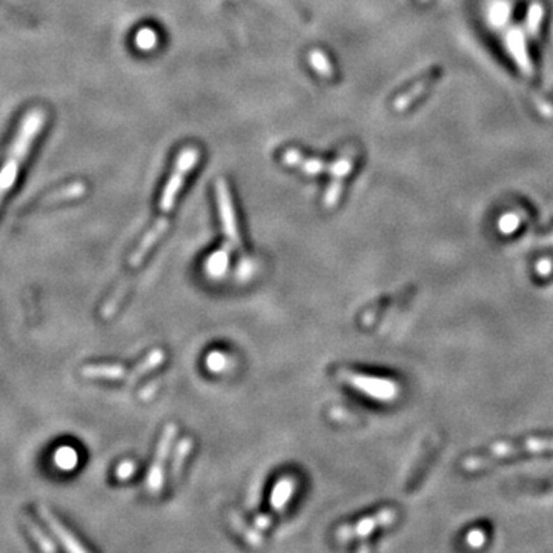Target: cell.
Returning a JSON list of instances; mask_svg holds the SVG:
<instances>
[{
    "label": "cell",
    "instance_id": "6da1fadb",
    "mask_svg": "<svg viewBox=\"0 0 553 553\" xmlns=\"http://www.w3.org/2000/svg\"><path fill=\"white\" fill-rule=\"evenodd\" d=\"M198 157H200L198 149L192 148V146L191 148L183 149L179 154V157H177V161H175V166H174V171L171 175H169V179L163 188V192H161V198L158 203V209H160L158 219L156 220V223H154V226L148 230V234L142 238V242L138 243L134 252L131 253L129 266L137 267L138 265H140L145 260V257L148 256V252L154 248V244H156L166 233V229L169 226L168 215L172 211V207L175 205V198H177V196H179V192L184 183V179H186L188 174L198 163Z\"/></svg>",
    "mask_w": 553,
    "mask_h": 553
},
{
    "label": "cell",
    "instance_id": "7a4b0ae2",
    "mask_svg": "<svg viewBox=\"0 0 553 553\" xmlns=\"http://www.w3.org/2000/svg\"><path fill=\"white\" fill-rule=\"evenodd\" d=\"M46 120V114L40 108H33L25 115H23L19 128L15 131L14 140L11 142L10 149H8L6 158L0 168V203L5 196L14 186L15 180L19 177L20 168L25 163L31 146L34 145L36 138L40 134Z\"/></svg>",
    "mask_w": 553,
    "mask_h": 553
},
{
    "label": "cell",
    "instance_id": "3957f363",
    "mask_svg": "<svg viewBox=\"0 0 553 553\" xmlns=\"http://www.w3.org/2000/svg\"><path fill=\"white\" fill-rule=\"evenodd\" d=\"M165 361V352L161 349H154L142 361H138L134 366H123L114 363H97L87 364L82 367V375L84 378L91 380H108V381H123L134 383L140 376L151 372Z\"/></svg>",
    "mask_w": 553,
    "mask_h": 553
},
{
    "label": "cell",
    "instance_id": "277c9868",
    "mask_svg": "<svg viewBox=\"0 0 553 553\" xmlns=\"http://www.w3.org/2000/svg\"><path fill=\"white\" fill-rule=\"evenodd\" d=\"M553 452V438H532L518 444H496L487 453L464 459V469L467 471H480L495 463L498 459L518 457L521 453H541Z\"/></svg>",
    "mask_w": 553,
    "mask_h": 553
},
{
    "label": "cell",
    "instance_id": "5b68a950",
    "mask_svg": "<svg viewBox=\"0 0 553 553\" xmlns=\"http://www.w3.org/2000/svg\"><path fill=\"white\" fill-rule=\"evenodd\" d=\"M338 378L343 383L349 384L351 388L355 390L363 392L364 395L380 399V401H390L398 397V384L388 378H381V376L366 375L352 372L349 369H340L338 371Z\"/></svg>",
    "mask_w": 553,
    "mask_h": 553
},
{
    "label": "cell",
    "instance_id": "8992f818",
    "mask_svg": "<svg viewBox=\"0 0 553 553\" xmlns=\"http://www.w3.org/2000/svg\"><path fill=\"white\" fill-rule=\"evenodd\" d=\"M397 515L398 513L395 509L386 507V509H381L376 513L371 515V517H366L363 519L353 522V524L341 526L335 532V538L340 543H348L355 540V538H366L374 533L376 529L394 524L397 521Z\"/></svg>",
    "mask_w": 553,
    "mask_h": 553
},
{
    "label": "cell",
    "instance_id": "52a82bcc",
    "mask_svg": "<svg viewBox=\"0 0 553 553\" xmlns=\"http://www.w3.org/2000/svg\"><path fill=\"white\" fill-rule=\"evenodd\" d=\"M215 197H217L221 229L223 234L226 237V244H225L226 249L228 251L237 249L242 243L240 233H238L237 228V217H235L233 200H230V192L226 182L223 179H219L217 183H215Z\"/></svg>",
    "mask_w": 553,
    "mask_h": 553
},
{
    "label": "cell",
    "instance_id": "ba28073f",
    "mask_svg": "<svg viewBox=\"0 0 553 553\" xmlns=\"http://www.w3.org/2000/svg\"><path fill=\"white\" fill-rule=\"evenodd\" d=\"M175 435H177L175 425H168L160 435V440L156 449V457H154L149 472L146 475V489H148L151 494H157V492L163 487L165 463L169 455V450H171Z\"/></svg>",
    "mask_w": 553,
    "mask_h": 553
},
{
    "label": "cell",
    "instance_id": "9c48e42d",
    "mask_svg": "<svg viewBox=\"0 0 553 553\" xmlns=\"http://www.w3.org/2000/svg\"><path fill=\"white\" fill-rule=\"evenodd\" d=\"M355 156H357V149L353 148V146H351V148L343 149L334 163H330L329 168L330 183L326 189L325 200H323L326 207H334L338 203V200H340L343 192V182L352 171Z\"/></svg>",
    "mask_w": 553,
    "mask_h": 553
},
{
    "label": "cell",
    "instance_id": "30bf717a",
    "mask_svg": "<svg viewBox=\"0 0 553 553\" xmlns=\"http://www.w3.org/2000/svg\"><path fill=\"white\" fill-rule=\"evenodd\" d=\"M36 512L38 513V517L42 518L46 527L51 530L52 535L57 538L61 545H64L65 550L73 552V553H88V549L84 547V545L79 540H77L75 535L69 532V529L48 509V507L43 504H37Z\"/></svg>",
    "mask_w": 553,
    "mask_h": 553
},
{
    "label": "cell",
    "instance_id": "8fae6325",
    "mask_svg": "<svg viewBox=\"0 0 553 553\" xmlns=\"http://www.w3.org/2000/svg\"><path fill=\"white\" fill-rule=\"evenodd\" d=\"M506 48L509 56L513 59L515 65L519 68V71L527 75L532 77V64H530V57L527 54V45H526V37L521 33L519 29H510L506 36Z\"/></svg>",
    "mask_w": 553,
    "mask_h": 553
},
{
    "label": "cell",
    "instance_id": "7c38bea8",
    "mask_svg": "<svg viewBox=\"0 0 553 553\" xmlns=\"http://www.w3.org/2000/svg\"><path fill=\"white\" fill-rule=\"evenodd\" d=\"M283 163L290 168H298L306 175H318L323 171H329L330 165H326L321 158L304 157L297 149H286L283 154Z\"/></svg>",
    "mask_w": 553,
    "mask_h": 553
},
{
    "label": "cell",
    "instance_id": "4fadbf2b",
    "mask_svg": "<svg viewBox=\"0 0 553 553\" xmlns=\"http://www.w3.org/2000/svg\"><path fill=\"white\" fill-rule=\"evenodd\" d=\"M295 486L297 482L292 476H284V478L279 480L271 494V507L274 512H283L286 509L292 495H294Z\"/></svg>",
    "mask_w": 553,
    "mask_h": 553
},
{
    "label": "cell",
    "instance_id": "5bb4252c",
    "mask_svg": "<svg viewBox=\"0 0 553 553\" xmlns=\"http://www.w3.org/2000/svg\"><path fill=\"white\" fill-rule=\"evenodd\" d=\"M22 524L25 526L27 532L31 536V540H33L38 545V549L43 552H56L57 550L54 543L43 533V530L37 526V522L31 518L29 515H22Z\"/></svg>",
    "mask_w": 553,
    "mask_h": 553
},
{
    "label": "cell",
    "instance_id": "9a60e30c",
    "mask_svg": "<svg viewBox=\"0 0 553 553\" xmlns=\"http://www.w3.org/2000/svg\"><path fill=\"white\" fill-rule=\"evenodd\" d=\"M430 82H432V77L427 75V77H425V79H421L420 82L415 83L411 89L404 91L401 96H398L397 100L394 102L395 110L397 111H404L406 108H409L415 102V100H417L422 94V92L427 89Z\"/></svg>",
    "mask_w": 553,
    "mask_h": 553
},
{
    "label": "cell",
    "instance_id": "2e32d148",
    "mask_svg": "<svg viewBox=\"0 0 553 553\" xmlns=\"http://www.w3.org/2000/svg\"><path fill=\"white\" fill-rule=\"evenodd\" d=\"M309 64L314 71L323 79H332L334 77V66L330 65V60L321 50H312L309 52Z\"/></svg>",
    "mask_w": 553,
    "mask_h": 553
},
{
    "label": "cell",
    "instance_id": "e0dca14e",
    "mask_svg": "<svg viewBox=\"0 0 553 553\" xmlns=\"http://www.w3.org/2000/svg\"><path fill=\"white\" fill-rule=\"evenodd\" d=\"M87 191L82 183H74V184H69V186L60 189L57 192H54L48 198H45V203H54V202H60V200H66V198H75V197H80L83 192Z\"/></svg>",
    "mask_w": 553,
    "mask_h": 553
},
{
    "label": "cell",
    "instance_id": "ac0fdd59",
    "mask_svg": "<svg viewBox=\"0 0 553 553\" xmlns=\"http://www.w3.org/2000/svg\"><path fill=\"white\" fill-rule=\"evenodd\" d=\"M543 15H544V10L540 3H533L532 6H530L526 23H527V31L532 36L538 34V28H540V25H541Z\"/></svg>",
    "mask_w": 553,
    "mask_h": 553
},
{
    "label": "cell",
    "instance_id": "d6986e66",
    "mask_svg": "<svg viewBox=\"0 0 553 553\" xmlns=\"http://www.w3.org/2000/svg\"><path fill=\"white\" fill-rule=\"evenodd\" d=\"M191 448H192V443H191V440H183V441L180 443L179 449H177V457H175L174 463H172V471H171V475H174V476H175V475H179L180 469H182V466H183V459L186 458V455H188V453H189Z\"/></svg>",
    "mask_w": 553,
    "mask_h": 553
},
{
    "label": "cell",
    "instance_id": "ffe728a7",
    "mask_svg": "<svg viewBox=\"0 0 553 553\" xmlns=\"http://www.w3.org/2000/svg\"><path fill=\"white\" fill-rule=\"evenodd\" d=\"M228 249H225L223 252H217L214 253V256L209 258V263H207V267H209V271L212 274H221L223 271L226 269L228 265Z\"/></svg>",
    "mask_w": 553,
    "mask_h": 553
},
{
    "label": "cell",
    "instance_id": "44dd1931",
    "mask_svg": "<svg viewBox=\"0 0 553 553\" xmlns=\"http://www.w3.org/2000/svg\"><path fill=\"white\" fill-rule=\"evenodd\" d=\"M507 17H509V8H507V5L503 2L495 3L490 13V22L495 23V27H501L503 23H506Z\"/></svg>",
    "mask_w": 553,
    "mask_h": 553
},
{
    "label": "cell",
    "instance_id": "7402d4cb",
    "mask_svg": "<svg viewBox=\"0 0 553 553\" xmlns=\"http://www.w3.org/2000/svg\"><path fill=\"white\" fill-rule=\"evenodd\" d=\"M518 226H519V217L517 214H507L504 217H501V220L498 223V228L503 234H510Z\"/></svg>",
    "mask_w": 553,
    "mask_h": 553
},
{
    "label": "cell",
    "instance_id": "603a6c76",
    "mask_svg": "<svg viewBox=\"0 0 553 553\" xmlns=\"http://www.w3.org/2000/svg\"><path fill=\"white\" fill-rule=\"evenodd\" d=\"M157 38L156 34L152 33L151 29H142L140 33L137 34V45L140 46L142 50H151L154 45H156Z\"/></svg>",
    "mask_w": 553,
    "mask_h": 553
},
{
    "label": "cell",
    "instance_id": "cb8c5ba5",
    "mask_svg": "<svg viewBox=\"0 0 553 553\" xmlns=\"http://www.w3.org/2000/svg\"><path fill=\"white\" fill-rule=\"evenodd\" d=\"M223 364H225V357H223L221 353L214 352L207 357V366H209L212 371H221Z\"/></svg>",
    "mask_w": 553,
    "mask_h": 553
},
{
    "label": "cell",
    "instance_id": "d4e9b609",
    "mask_svg": "<svg viewBox=\"0 0 553 553\" xmlns=\"http://www.w3.org/2000/svg\"><path fill=\"white\" fill-rule=\"evenodd\" d=\"M467 543L473 545V547H480V545L484 544V533L481 532V530H473V532L469 533Z\"/></svg>",
    "mask_w": 553,
    "mask_h": 553
},
{
    "label": "cell",
    "instance_id": "484cf974",
    "mask_svg": "<svg viewBox=\"0 0 553 553\" xmlns=\"http://www.w3.org/2000/svg\"><path fill=\"white\" fill-rule=\"evenodd\" d=\"M134 472V464L133 463H126V464H121L117 469V476L119 478H128V476Z\"/></svg>",
    "mask_w": 553,
    "mask_h": 553
}]
</instances>
